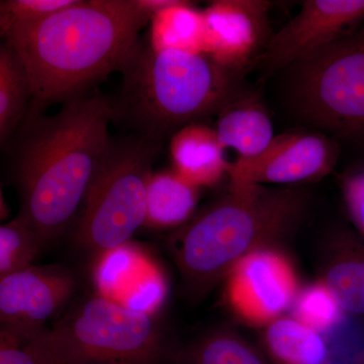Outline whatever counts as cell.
Returning a JSON list of instances; mask_svg holds the SVG:
<instances>
[{"label": "cell", "mask_w": 364, "mask_h": 364, "mask_svg": "<svg viewBox=\"0 0 364 364\" xmlns=\"http://www.w3.org/2000/svg\"><path fill=\"white\" fill-rule=\"evenodd\" d=\"M28 342L42 364H159L165 354L154 315L102 294L81 301Z\"/></svg>", "instance_id": "5"}, {"label": "cell", "mask_w": 364, "mask_h": 364, "mask_svg": "<svg viewBox=\"0 0 364 364\" xmlns=\"http://www.w3.org/2000/svg\"><path fill=\"white\" fill-rule=\"evenodd\" d=\"M304 198L296 191L231 184L229 193L191 220L176 238V259L196 289L227 277L244 257L273 246L296 224Z\"/></svg>", "instance_id": "4"}, {"label": "cell", "mask_w": 364, "mask_h": 364, "mask_svg": "<svg viewBox=\"0 0 364 364\" xmlns=\"http://www.w3.org/2000/svg\"><path fill=\"white\" fill-rule=\"evenodd\" d=\"M33 91L30 75L18 52L11 45L0 48V142L6 148L25 122Z\"/></svg>", "instance_id": "19"}, {"label": "cell", "mask_w": 364, "mask_h": 364, "mask_svg": "<svg viewBox=\"0 0 364 364\" xmlns=\"http://www.w3.org/2000/svg\"><path fill=\"white\" fill-rule=\"evenodd\" d=\"M176 364H268L262 354L229 330L208 333L174 356Z\"/></svg>", "instance_id": "21"}, {"label": "cell", "mask_w": 364, "mask_h": 364, "mask_svg": "<svg viewBox=\"0 0 364 364\" xmlns=\"http://www.w3.org/2000/svg\"><path fill=\"white\" fill-rule=\"evenodd\" d=\"M159 143L143 135L111 140L83 203L75 230L79 246L100 256L128 244L145 225Z\"/></svg>", "instance_id": "6"}, {"label": "cell", "mask_w": 364, "mask_h": 364, "mask_svg": "<svg viewBox=\"0 0 364 364\" xmlns=\"http://www.w3.org/2000/svg\"><path fill=\"white\" fill-rule=\"evenodd\" d=\"M363 21L364 0H306L293 20L268 41L261 60L270 70L287 68L358 30Z\"/></svg>", "instance_id": "10"}, {"label": "cell", "mask_w": 364, "mask_h": 364, "mask_svg": "<svg viewBox=\"0 0 364 364\" xmlns=\"http://www.w3.org/2000/svg\"><path fill=\"white\" fill-rule=\"evenodd\" d=\"M133 246L126 244L102 254L95 270L100 294L133 310L154 314L166 294V284L156 270L150 269Z\"/></svg>", "instance_id": "13"}, {"label": "cell", "mask_w": 364, "mask_h": 364, "mask_svg": "<svg viewBox=\"0 0 364 364\" xmlns=\"http://www.w3.org/2000/svg\"><path fill=\"white\" fill-rule=\"evenodd\" d=\"M289 68L291 97L304 119L341 138L364 140V25Z\"/></svg>", "instance_id": "7"}, {"label": "cell", "mask_w": 364, "mask_h": 364, "mask_svg": "<svg viewBox=\"0 0 364 364\" xmlns=\"http://www.w3.org/2000/svg\"><path fill=\"white\" fill-rule=\"evenodd\" d=\"M273 247L249 254L226 277L228 303L249 325L267 326L282 317L299 293L293 263Z\"/></svg>", "instance_id": "8"}, {"label": "cell", "mask_w": 364, "mask_h": 364, "mask_svg": "<svg viewBox=\"0 0 364 364\" xmlns=\"http://www.w3.org/2000/svg\"><path fill=\"white\" fill-rule=\"evenodd\" d=\"M203 16L188 1L176 0L151 18L150 46L156 51L203 53Z\"/></svg>", "instance_id": "20"}, {"label": "cell", "mask_w": 364, "mask_h": 364, "mask_svg": "<svg viewBox=\"0 0 364 364\" xmlns=\"http://www.w3.org/2000/svg\"><path fill=\"white\" fill-rule=\"evenodd\" d=\"M322 279L343 313L364 318V246L350 236L337 239Z\"/></svg>", "instance_id": "16"}, {"label": "cell", "mask_w": 364, "mask_h": 364, "mask_svg": "<svg viewBox=\"0 0 364 364\" xmlns=\"http://www.w3.org/2000/svg\"><path fill=\"white\" fill-rule=\"evenodd\" d=\"M263 343L277 364H331L324 335L294 317H279L265 326Z\"/></svg>", "instance_id": "17"}, {"label": "cell", "mask_w": 364, "mask_h": 364, "mask_svg": "<svg viewBox=\"0 0 364 364\" xmlns=\"http://www.w3.org/2000/svg\"><path fill=\"white\" fill-rule=\"evenodd\" d=\"M112 102L100 95L64 104L54 116L31 114L18 139V215L46 243L60 236L85 203L111 139Z\"/></svg>", "instance_id": "1"}, {"label": "cell", "mask_w": 364, "mask_h": 364, "mask_svg": "<svg viewBox=\"0 0 364 364\" xmlns=\"http://www.w3.org/2000/svg\"><path fill=\"white\" fill-rule=\"evenodd\" d=\"M123 90L114 119L160 141L203 117L222 111L238 95L236 71L203 53L138 47L122 68Z\"/></svg>", "instance_id": "3"}, {"label": "cell", "mask_w": 364, "mask_h": 364, "mask_svg": "<svg viewBox=\"0 0 364 364\" xmlns=\"http://www.w3.org/2000/svg\"><path fill=\"white\" fill-rule=\"evenodd\" d=\"M293 306V317L321 334H326L341 323L343 311L323 282L299 291Z\"/></svg>", "instance_id": "23"}, {"label": "cell", "mask_w": 364, "mask_h": 364, "mask_svg": "<svg viewBox=\"0 0 364 364\" xmlns=\"http://www.w3.org/2000/svg\"><path fill=\"white\" fill-rule=\"evenodd\" d=\"M215 131L223 147L236 151L238 159L257 156L275 136L272 119L262 105L240 92L219 112Z\"/></svg>", "instance_id": "15"}, {"label": "cell", "mask_w": 364, "mask_h": 364, "mask_svg": "<svg viewBox=\"0 0 364 364\" xmlns=\"http://www.w3.org/2000/svg\"><path fill=\"white\" fill-rule=\"evenodd\" d=\"M215 129L191 124L179 129L170 141L173 171L198 188H210L229 174L228 163Z\"/></svg>", "instance_id": "14"}, {"label": "cell", "mask_w": 364, "mask_h": 364, "mask_svg": "<svg viewBox=\"0 0 364 364\" xmlns=\"http://www.w3.org/2000/svg\"><path fill=\"white\" fill-rule=\"evenodd\" d=\"M342 193L352 222L364 237V167L343 177Z\"/></svg>", "instance_id": "25"}, {"label": "cell", "mask_w": 364, "mask_h": 364, "mask_svg": "<svg viewBox=\"0 0 364 364\" xmlns=\"http://www.w3.org/2000/svg\"><path fill=\"white\" fill-rule=\"evenodd\" d=\"M46 242L39 232L18 215L0 227V279L33 265Z\"/></svg>", "instance_id": "22"}, {"label": "cell", "mask_w": 364, "mask_h": 364, "mask_svg": "<svg viewBox=\"0 0 364 364\" xmlns=\"http://www.w3.org/2000/svg\"><path fill=\"white\" fill-rule=\"evenodd\" d=\"M149 20L135 0H78L7 37L6 43L20 55L32 83L28 116L81 97L112 72L122 70Z\"/></svg>", "instance_id": "2"}, {"label": "cell", "mask_w": 364, "mask_h": 364, "mask_svg": "<svg viewBox=\"0 0 364 364\" xmlns=\"http://www.w3.org/2000/svg\"><path fill=\"white\" fill-rule=\"evenodd\" d=\"M200 189L173 170L152 173L144 226L172 228L189 221L198 205Z\"/></svg>", "instance_id": "18"}, {"label": "cell", "mask_w": 364, "mask_h": 364, "mask_svg": "<svg viewBox=\"0 0 364 364\" xmlns=\"http://www.w3.org/2000/svg\"><path fill=\"white\" fill-rule=\"evenodd\" d=\"M176 1V0H135V4L142 13L152 18L154 14L172 6Z\"/></svg>", "instance_id": "27"}, {"label": "cell", "mask_w": 364, "mask_h": 364, "mask_svg": "<svg viewBox=\"0 0 364 364\" xmlns=\"http://www.w3.org/2000/svg\"><path fill=\"white\" fill-rule=\"evenodd\" d=\"M75 289L72 273L61 267H32L0 279L1 329L30 339L65 305Z\"/></svg>", "instance_id": "11"}, {"label": "cell", "mask_w": 364, "mask_h": 364, "mask_svg": "<svg viewBox=\"0 0 364 364\" xmlns=\"http://www.w3.org/2000/svg\"><path fill=\"white\" fill-rule=\"evenodd\" d=\"M336 143L313 132L275 136L257 156L238 159L230 166L231 184H296L329 174L338 160Z\"/></svg>", "instance_id": "9"}, {"label": "cell", "mask_w": 364, "mask_h": 364, "mask_svg": "<svg viewBox=\"0 0 364 364\" xmlns=\"http://www.w3.org/2000/svg\"><path fill=\"white\" fill-rule=\"evenodd\" d=\"M78 0H2L0 2V33L4 40L18 31L42 23Z\"/></svg>", "instance_id": "24"}, {"label": "cell", "mask_w": 364, "mask_h": 364, "mask_svg": "<svg viewBox=\"0 0 364 364\" xmlns=\"http://www.w3.org/2000/svg\"><path fill=\"white\" fill-rule=\"evenodd\" d=\"M0 364H42L28 340L0 329Z\"/></svg>", "instance_id": "26"}, {"label": "cell", "mask_w": 364, "mask_h": 364, "mask_svg": "<svg viewBox=\"0 0 364 364\" xmlns=\"http://www.w3.org/2000/svg\"><path fill=\"white\" fill-rule=\"evenodd\" d=\"M270 2L217 0L203 11V54L225 68L245 67L267 38Z\"/></svg>", "instance_id": "12"}]
</instances>
